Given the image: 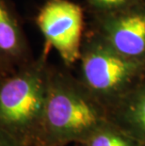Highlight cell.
<instances>
[{
	"mask_svg": "<svg viewBox=\"0 0 145 146\" xmlns=\"http://www.w3.org/2000/svg\"><path fill=\"white\" fill-rule=\"evenodd\" d=\"M109 121L145 143V78L107 108Z\"/></svg>",
	"mask_w": 145,
	"mask_h": 146,
	"instance_id": "cell-7",
	"label": "cell"
},
{
	"mask_svg": "<svg viewBox=\"0 0 145 146\" xmlns=\"http://www.w3.org/2000/svg\"><path fill=\"white\" fill-rule=\"evenodd\" d=\"M32 58L13 9L8 0H0V65L11 73Z\"/></svg>",
	"mask_w": 145,
	"mask_h": 146,
	"instance_id": "cell-6",
	"label": "cell"
},
{
	"mask_svg": "<svg viewBox=\"0 0 145 146\" xmlns=\"http://www.w3.org/2000/svg\"><path fill=\"white\" fill-rule=\"evenodd\" d=\"M78 79L107 108L145 77V63L124 57L95 31L84 35Z\"/></svg>",
	"mask_w": 145,
	"mask_h": 146,
	"instance_id": "cell-3",
	"label": "cell"
},
{
	"mask_svg": "<svg viewBox=\"0 0 145 146\" xmlns=\"http://www.w3.org/2000/svg\"><path fill=\"white\" fill-rule=\"evenodd\" d=\"M78 144L82 146H140V142L109 122Z\"/></svg>",
	"mask_w": 145,
	"mask_h": 146,
	"instance_id": "cell-8",
	"label": "cell"
},
{
	"mask_svg": "<svg viewBox=\"0 0 145 146\" xmlns=\"http://www.w3.org/2000/svg\"><path fill=\"white\" fill-rule=\"evenodd\" d=\"M85 1L94 17L122 10L144 0H85Z\"/></svg>",
	"mask_w": 145,
	"mask_h": 146,
	"instance_id": "cell-9",
	"label": "cell"
},
{
	"mask_svg": "<svg viewBox=\"0 0 145 146\" xmlns=\"http://www.w3.org/2000/svg\"><path fill=\"white\" fill-rule=\"evenodd\" d=\"M0 146H26L11 134L0 129Z\"/></svg>",
	"mask_w": 145,
	"mask_h": 146,
	"instance_id": "cell-10",
	"label": "cell"
},
{
	"mask_svg": "<svg viewBox=\"0 0 145 146\" xmlns=\"http://www.w3.org/2000/svg\"><path fill=\"white\" fill-rule=\"evenodd\" d=\"M144 78H145V77H144Z\"/></svg>",
	"mask_w": 145,
	"mask_h": 146,
	"instance_id": "cell-12",
	"label": "cell"
},
{
	"mask_svg": "<svg viewBox=\"0 0 145 146\" xmlns=\"http://www.w3.org/2000/svg\"><path fill=\"white\" fill-rule=\"evenodd\" d=\"M93 18V31L111 47L130 60L145 63V0Z\"/></svg>",
	"mask_w": 145,
	"mask_h": 146,
	"instance_id": "cell-5",
	"label": "cell"
},
{
	"mask_svg": "<svg viewBox=\"0 0 145 146\" xmlns=\"http://www.w3.org/2000/svg\"><path fill=\"white\" fill-rule=\"evenodd\" d=\"M10 73H11V72H9L8 70H6L4 67L0 65V82H1L2 80H3V78L7 76Z\"/></svg>",
	"mask_w": 145,
	"mask_h": 146,
	"instance_id": "cell-11",
	"label": "cell"
},
{
	"mask_svg": "<svg viewBox=\"0 0 145 146\" xmlns=\"http://www.w3.org/2000/svg\"><path fill=\"white\" fill-rule=\"evenodd\" d=\"M109 122L107 107L77 76L50 66L41 146L80 143Z\"/></svg>",
	"mask_w": 145,
	"mask_h": 146,
	"instance_id": "cell-1",
	"label": "cell"
},
{
	"mask_svg": "<svg viewBox=\"0 0 145 146\" xmlns=\"http://www.w3.org/2000/svg\"><path fill=\"white\" fill-rule=\"evenodd\" d=\"M49 50L45 45L38 58L0 82V129L26 146H41L51 66L47 60Z\"/></svg>",
	"mask_w": 145,
	"mask_h": 146,
	"instance_id": "cell-2",
	"label": "cell"
},
{
	"mask_svg": "<svg viewBox=\"0 0 145 146\" xmlns=\"http://www.w3.org/2000/svg\"><path fill=\"white\" fill-rule=\"evenodd\" d=\"M35 22L45 45L58 52L66 68L77 62L85 23L84 11L78 4L70 0H46Z\"/></svg>",
	"mask_w": 145,
	"mask_h": 146,
	"instance_id": "cell-4",
	"label": "cell"
}]
</instances>
